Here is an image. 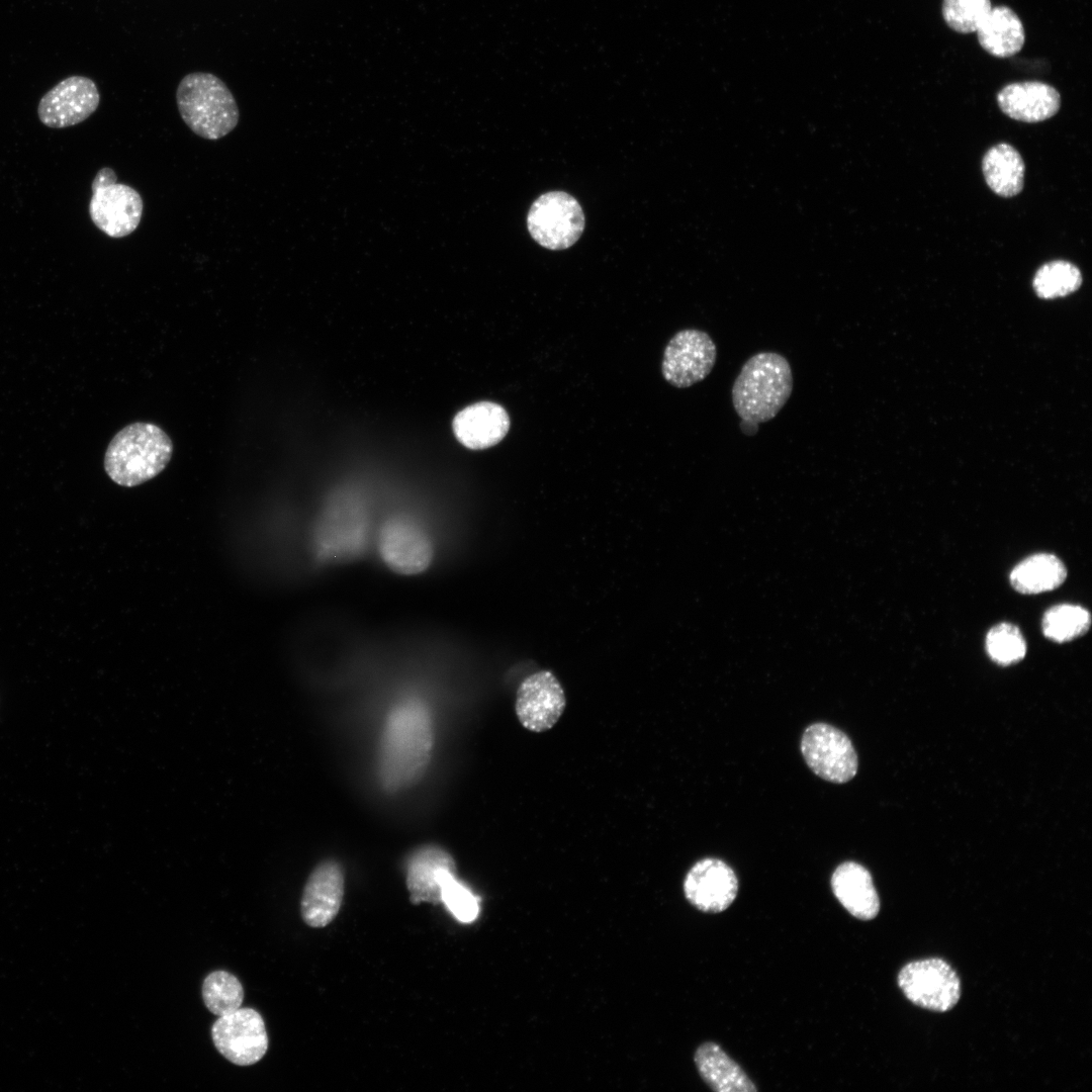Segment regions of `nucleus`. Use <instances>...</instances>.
<instances>
[{"label":"nucleus","mask_w":1092,"mask_h":1092,"mask_svg":"<svg viewBox=\"0 0 1092 1092\" xmlns=\"http://www.w3.org/2000/svg\"><path fill=\"white\" fill-rule=\"evenodd\" d=\"M440 886L442 902L457 920L470 923L476 919L479 911L477 898L455 879L454 872L444 874Z\"/></svg>","instance_id":"30"},{"label":"nucleus","mask_w":1092,"mask_h":1092,"mask_svg":"<svg viewBox=\"0 0 1092 1092\" xmlns=\"http://www.w3.org/2000/svg\"><path fill=\"white\" fill-rule=\"evenodd\" d=\"M801 751L809 768L827 782L843 784L857 771V755L850 739L830 724L808 726L801 739Z\"/></svg>","instance_id":"9"},{"label":"nucleus","mask_w":1092,"mask_h":1092,"mask_svg":"<svg viewBox=\"0 0 1092 1092\" xmlns=\"http://www.w3.org/2000/svg\"><path fill=\"white\" fill-rule=\"evenodd\" d=\"M792 390L789 361L776 352H760L741 367L732 386V403L744 422L760 424L779 414Z\"/></svg>","instance_id":"2"},{"label":"nucleus","mask_w":1092,"mask_h":1092,"mask_svg":"<svg viewBox=\"0 0 1092 1092\" xmlns=\"http://www.w3.org/2000/svg\"><path fill=\"white\" fill-rule=\"evenodd\" d=\"M447 872H455V862L445 849L430 844L414 851L406 867V887L411 902H442L440 882Z\"/></svg>","instance_id":"19"},{"label":"nucleus","mask_w":1092,"mask_h":1092,"mask_svg":"<svg viewBox=\"0 0 1092 1092\" xmlns=\"http://www.w3.org/2000/svg\"><path fill=\"white\" fill-rule=\"evenodd\" d=\"M986 650L994 662L1000 665H1010L1024 658L1026 642L1017 626L1010 623H1000L988 632Z\"/></svg>","instance_id":"28"},{"label":"nucleus","mask_w":1092,"mask_h":1092,"mask_svg":"<svg viewBox=\"0 0 1092 1092\" xmlns=\"http://www.w3.org/2000/svg\"><path fill=\"white\" fill-rule=\"evenodd\" d=\"M89 214L93 223L110 238H123L133 233L142 219L144 202L131 186L117 183L109 167L101 168L91 184Z\"/></svg>","instance_id":"6"},{"label":"nucleus","mask_w":1092,"mask_h":1092,"mask_svg":"<svg viewBox=\"0 0 1092 1092\" xmlns=\"http://www.w3.org/2000/svg\"><path fill=\"white\" fill-rule=\"evenodd\" d=\"M100 94L95 82L85 76H70L39 100L37 115L51 128H64L87 119L98 108Z\"/></svg>","instance_id":"14"},{"label":"nucleus","mask_w":1092,"mask_h":1092,"mask_svg":"<svg viewBox=\"0 0 1092 1092\" xmlns=\"http://www.w3.org/2000/svg\"><path fill=\"white\" fill-rule=\"evenodd\" d=\"M510 429L507 411L492 401H479L460 411L453 420L457 440L472 450H481L499 443Z\"/></svg>","instance_id":"17"},{"label":"nucleus","mask_w":1092,"mask_h":1092,"mask_svg":"<svg viewBox=\"0 0 1092 1092\" xmlns=\"http://www.w3.org/2000/svg\"><path fill=\"white\" fill-rule=\"evenodd\" d=\"M980 46L990 55L1007 58L1023 47L1025 32L1019 16L1009 7H992L976 30Z\"/></svg>","instance_id":"22"},{"label":"nucleus","mask_w":1092,"mask_h":1092,"mask_svg":"<svg viewBox=\"0 0 1092 1092\" xmlns=\"http://www.w3.org/2000/svg\"><path fill=\"white\" fill-rule=\"evenodd\" d=\"M1091 616L1081 606L1062 604L1050 608L1042 618V633L1052 641L1064 643L1084 635L1090 628Z\"/></svg>","instance_id":"25"},{"label":"nucleus","mask_w":1092,"mask_h":1092,"mask_svg":"<svg viewBox=\"0 0 1092 1092\" xmlns=\"http://www.w3.org/2000/svg\"><path fill=\"white\" fill-rule=\"evenodd\" d=\"M368 533L369 515L364 502L354 493H338L326 505L317 521V554L327 561L355 558L363 551Z\"/></svg>","instance_id":"5"},{"label":"nucleus","mask_w":1092,"mask_h":1092,"mask_svg":"<svg viewBox=\"0 0 1092 1092\" xmlns=\"http://www.w3.org/2000/svg\"><path fill=\"white\" fill-rule=\"evenodd\" d=\"M1082 283L1080 270L1072 263L1056 260L1042 265L1033 278L1038 297L1053 299L1076 291Z\"/></svg>","instance_id":"27"},{"label":"nucleus","mask_w":1092,"mask_h":1092,"mask_svg":"<svg viewBox=\"0 0 1092 1092\" xmlns=\"http://www.w3.org/2000/svg\"><path fill=\"white\" fill-rule=\"evenodd\" d=\"M202 999L206 1008L216 1016L232 1013L242 1007L243 985L226 971H213L202 983Z\"/></svg>","instance_id":"26"},{"label":"nucleus","mask_w":1092,"mask_h":1092,"mask_svg":"<svg viewBox=\"0 0 1092 1092\" xmlns=\"http://www.w3.org/2000/svg\"><path fill=\"white\" fill-rule=\"evenodd\" d=\"M982 169L986 183L999 196L1012 197L1023 188L1024 162L1008 144L990 148L983 158Z\"/></svg>","instance_id":"23"},{"label":"nucleus","mask_w":1092,"mask_h":1092,"mask_svg":"<svg viewBox=\"0 0 1092 1092\" xmlns=\"http://www.w3.org/2000/svg\"><path fill=\"white\" fill-rule=\"evenodd\" d=\"M377 546L385 565L402 575L424 572L434 557L428 532L418 521L405 515L391 517L382 524Z\"/></svg>","instance_id":"8"},{"label":"nucleus","mask_w":1092,"mask_h":1092,"mask_svg":"<svg viewBox=\"0 0 1092 1092\" xmlns=\"http://www.w3.org/2000/svg\"><path fill=\"white\" fill-rule=\"evenodd\" d=\"M173 453L167 433L152 423L136 422L121 429L104 456L108 476L125 487L140 485L161 473Z\"/></svg>","instance_id":"3"},{"label":"nucleus","mask_w":1092,"mask_h":1092,"mask_svg":"<svg viewBox=\"0 0 1092 1092\" xmlns=\"http://www.w3.org/2000/svg\"><path fill=\"white\" fill-rule=\"evenodd\" d=\"M1000 109L1009 117L1038 122L1054 116L1060 109L1059 92L1042 82L1011 83L997 94Z\"/></svg>","instance_id":"18"},{"label":"nucleus","mask_w":1092,"mask_h":1092,"mask_svg":"<svg viewBox=\"0 0 1092 1092\" xmlns=\"http://www.w3.org/2000/svg\"><path fill=\"white\" fill-rule=\"evenodd\" d=\"M176 102L185 124L202 139L216 141L238 125L240 111L225 83L212 73L185 75L176 89Z\"/></svg>","instance_id":"4"},{"label":"nucleus","mask_w":1092,"mask_h":1092,"mask_svg":"<svg viewBox=\"0 0 1092 1092\" xmlns=\"http://www.w3.org/2000/svg\"><path fill=\"white\" fill-rule=\"evenodd\" d=\"M695 1063L702 1079L714 1091H757L742 1068L715 1042L701 1044L696 1051Z\"/></svg>","instance_id":"21"},{"label":"nucleus","mask_w":1092,"mask_h":1092,"mask_svg":"<svg viewBox=\"0 0 1092 1092\" xmlns=\"http://www.w3.org/2000/svg\"><path fill=\"white\" fill-rule=\"evenodd\" d=\"M898 984L908 1000L932 1011L951 1009L961 996V982L957 973L940 959L906 965L899 973Z\"/></svg>","instance_id":"10"},{"label":"nucleus","mask_w":1092,"mask_h":1092,"mask_svg":"<svg viewBox=\"0 0 1092 1092\" xmlns=\"http://www.w3.org/2000/svg\"><path fill=\"white\" fill-rule=\"evenodd\" d=\"M737 891L738 880L734 871L719 858L698 860L684 880L687 900L703 912L726 910L735 900Z\"/></svg>","instance_id":"15"},{"label":"nucleus","mask_w":1092,"mask_h":1092,"mask_svg":"<svg viewBox=\"0 0 1092 1092\" xmlns=\"http://www.w3.org/2000/svg\"><path fill=\"white\" fill-rule=\"evenodd\" d=\"M433 746L431 718L424 705L408 701L395 707L381 737L379 776L382 786L396 791L418 780Z\"/></svg>","instance_id":"1"},{"label":"nucleus","mask_w":1092,"mask_h":1092,"mask_svg":"<svg viewBox=\"0 0 1092 1092\" xmlns=\"http://www.w3.org/2000/svg\"><path fill=\"white\" fill-rule=\"evenodd\" d=\"M584 214L578 201L563 191L540 195L527 215L528 231L540 246L557 251L573 246L584 230Z\"/></svg>","instance_id":"7"},{"label":"nucleus","mask_w":1092,"mask_h":1092,"mask_svg":"<svg viewBox=\"0 0 1092 1092\" xmlns=\"http://www.w3.org/2000/svg\"><path fill=\"white\" fill-rule=\"evenodd\" d=\"M716 359V345L706 332L696 329L681 330L665 347L662 375L674 387H690L710 374Z\"/></svg>","instance_id":"12"},{"label":"nucleus","mask_w":1092,"mask_h":1092,"mask_svg":"<svg viewBox=\"0 0 1092 1092\" xmlns=\"http://www.w3.org/2000/svg\"><path fill=\"white\" fill-rule=\"evenodd\" d=\"M216 1050L231 1063L251 1066L259 1062L268 1050V1035L261 1014L244 1007L218 1016L211 1027Z\"/></svg>","instance_id":"11"},{"label":"nucleus","mask_w":1092,"mask_h":1092,"mask_svg":"<svg viewBox=\"0 0 1092 1092\" xmlns=\"http://www.w3.org/2000/svg\"><path fill=\"white\" fill-rule=\"evenodd\" d=\"M831 888L840 904L855 918L871 920L880 900L870 872L854 861L840 863L831 876Z\"/></svg>","instance_id":"20"},{"label":"nucleus","mask_w":1092,"mask_h":1092,"mask_svg":"<svg viewBox=\"0 0 1092 1092\" xmlns=\"http://www.w3.org/2000/svg\"><path fill=\"white\" fill-rule=\"evenodd\" d=\"M1067 577L1064 563L1051 553H1037L1019 562L1010 573V583L1024 595H1035L1059 587Z\"/></svg>","instance_id":"24"},{"label":"nucleus","mask_w":1092,"mask_h":1092,"mask_svg":"<svg viewBox=\"0 0 1092 1092\" xmlns=\"http://www.w3.org/2000/svg\"><path fill=\"white\" fill-rule=\"evenodd\" d=\"M344 895V876L333 860L320 863L310 874L300 902L303 921L310 927H324L337 916Z\"/></svg>","instance_id":"16"},{"label":"nucleus","mask_w":1092,"mask_h":1092,"mask_svg":"<svg viewBox=\"0 0 1092 1092\" xmlns=\"http://www.w3.org/2000/svg\"><path fill=\"white\" fill-rule=\"evenodd\" d=\"M991 8L990 0H943L942 16L952 30L971 33L976 32Z\"/></svg>","instance_id":"29"},{"label":"nucleus","mask_w":1092,"mask_h":1092,"mask_svg":"<svg viewBox=\"0 0 1092 1092\" xmlns=\"http://www.w3.org/2000/svg\"><path fill=\"white\" fill-rule=\"evenodd\" d=\"M565 706L563 688L550 670L531 673L518 688L516 715L529 731L541 733L551 729L563 714Z\"/></svg>","instance_id":"13"}]
</instances>
